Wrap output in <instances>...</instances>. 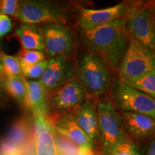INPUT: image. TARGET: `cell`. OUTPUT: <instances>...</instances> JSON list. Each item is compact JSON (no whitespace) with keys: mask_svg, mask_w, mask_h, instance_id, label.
Here are the masks:
<instances>
[{"mask_svg":"<svg viewBox=\"0 0 155 155\" xmlns=\"http://www.w3.org/2000/svg\"><path fill=\"white\" fill-rule=\"evenodd\" d=\"M116 97L124 111L142 114L155 120V98L153 97L121 82Z\"/></svg>","mask_w":155,"mask_h":155,"instance_id":"9c48e42d","label":"cell"},{"mask_svg":"<svg viewBox=\"0 0 155 155\" xmlns=\"http://www.w3.org/2000/svg\"><path fill=\"white\" fill-rule=\"evenodd\" d=\"M99 143L102 155H107L127 134L123 119L113 104L108 101H101L97 106Z\"/></svg>","mask_w":155,"mask_h":155,"instance_id":"277c9868","label":"cell"},{"mask_svg":"<svg viewBox=\"0 0 155 155\" xmlns=\"http://www.w3.org/2000/svg\"><path fill=\"white\" fill-rule=\"evenodd\" d=\"M74 73L75 69L68 58L58 56L48 61L40 81L46 91L50 92L74 77Z\"/></svg>","mask_w":155,"mask_h":155,"instance_id":"7c38bea8","label":"cell"},{"mask_svg":"<svg viewBox=\"0 0 155 155\" xmlns=\"http://www.w3.org/2000/svg\"><path fill=\"white\" fill-rule=\"evenodd\" d=\"M131 37L127 17L92 30L82 32V40L88 51L98 56L110 70L118 71L119 63L129 46Z\"/></svg>","mask_w":155,"mask_h":155,"instance_id":"6da1fadb","label":"cell"},{"mask_svg":"<svg viewBox=\"0 0 155 155\" xmlns=\"http://www.w3.org/2000/svg\"><path fill=\"white\" fill-rule=\"evenodd\" d=\"M34 155H58L56 131L48 116H34Z\"/></svg>","mask_w":155,"mask_h":155,"instance_id":"4fadbf2b","label":"cell"},{"mask_svg":"<svg viewBox=\"0 0 155 155\" xmlns=\"http://www.w3.org/2000/svg\"><path fill=\"white\" fill-rule=\"evenodd\" d=\"M27 95L25 104L33 113V116H48L47 91L40 81H27Z\"/></svg>","mask_w":155,"mask_h":155,"instance_id":"2e32d148","label":"cell"},{"mask_svg":"<svg viewBox=\"0 0 155 155\" xmlns=\"http://www.w3.org/2000/svg\"><path fill=\"white\" fill-rule=\"evenodd\" d=\"M147 155H155V138L149 144Z\"/></svg>","mask_w":155,"mask_h":155,"instance_id":"4316f807","label":"cell"},{"mask_svg":"<svg viewBox=\"0 0 155 155\" xmlns=\"http://www.w3.org/2000/svg\"><path fill=\"white\" fill-rule=\"evenodd\" d=\"M153 11H154V35H155V2H153Z\"/></svg>","mask_w":155,"mask_h":155,"instance_id":"83f0119b","label":"cell"},{"mask_svg":"<svg viewBox=\"0 0 155 155\" xmlns=\"http://www.w3.org/2000/svg\"><path fill=\"white\" fill-rule=\"evenodd\" d=\"M15 18L22 24H65L68 19V14L65 9L48 2L27 0L19 1Z\"/></svg>","mask_w":155,"mask_h":155,"instance_id":"8992f818","label":"cell"},{"mask_svg":"<svg viewBox=\"0 0 155 155\" xmlns=\"http://www.w3.org/2000/svg\"><path fill=\"white\" fill-rule=\"evenodd\" d=\"M121 116L125 131L133 139L145 140L155 135L154 119L142 114L129 111H124Z\"/></svg>","mask_w":155,"mask_h":155,"instance_id":"5bb4252c","label":"cell"},{"mask_svg":"<svg viewBox=\"0 0 155 155\" xmlns=\"http://www.w3.org/2000/svg\"><path fill=\"white\" fill-rule=\"evenodd\" d=\"M127 26L131 38L155 52L153 2L128 3Z\"/></svg>","mask_w":155,"mask_h":155,"instance_id":"3957f363","label":"cell"},{"mask_svg":"<svg viewBox=\"0 0 155 155\" xmlns=\"http://www.w3.org/2000/svg\"><path fill=\"white\" fill-rule=\"evenodd\" d=\"M15 35L26 50L45 51L42 26L34 24H22L15 31Z\"/></svg>","mask_w":155,"mask_h":155,"instance_id":"e0dca14e","label":"cell"},{"mask_svg":"<svg viewBox=\"0 0 155 155\" xmlns=\"http://www.w3.org/2000/svg\"><path fill=\"white\" fill-rule=\"evenodd\" d=\"M19 1L17 0H2L0 1V15L15 17L17 9H18Z\"/></svg>","mask_w":155,"mask_h":155,"instance_id":"d4e9b609","label":"cell"},{"mask_svg":"<svg viewBox=\"0 0 155 155\" xmlns=\"http://www.w3.org/2000/svg\"><path fill=\"white\" fill-rule=\"evenodd\" d=\"M87 93L77 77L74 76L47 95L48 109L55 112L75 110L84 103Z\"/></svg>","mask_w":155,"mask_h":155,"instance_id":"ba28073f","label":"cell"},{"mask_svg":"<svg viewBox=\"0 0 155 155\" xmlns=\"http://www.w3.org/2000/svg\"><path fill=\"white\" fill-rule=\"evenodd\" d=\"M155 69V52L131 38L119 65L120 81L132 80Z\"/></svg>","mask_w":155,"mask_h":155,"instance_id":"5b68a950","label":"cell"},{"mask_svg":"<svg viewBox=\"0 0 155 155\" xmlns=\"http://www.w3.org/2000/svg\"><path fill=\"white\" fill-rule=\"evenodd\" d=\"M75 71L77 78L87 94L99 96L109 88L111 80L110 69L98 56L91 52L83 54Z\"/></svg>","mask_w":155,"mask_h":155,"instance_id":"7a4b0ae2","label":"cell"},{"mask_svg":"<svg viewBox=\"0 0 155 155\" xmlns=\"http://www.w3.org/2000/svg\"><path fill=\"white\" fill-rule=\"evenodd\" d=\"M7 91L19 101L25 104L27 95V86L25 79L22 75L7 76L5 80Z\"/></svg>","mask_w":155,"mask_h":155,"instance_id":"d6986e66","label":"cell"},{"mask_svg":"<svg viewBox=\"0 0 155 155\" xmlns=\"http://www.w3.org/2000/svg\"><path fill=\"white\" fill-rule=\"evenodd\" d=\"M121 83H125L127 86L155 98V69L137 78Z\"/></svg>","mask_w":155,"mask_h":155,"instance_id":"ac0fdd59","label":"cell"},{"mask_svg":"<svg viewBox=\"0 0 155 155\" xmlns=\"http://www.w3.org/2000/svg\"><path fill=\"white\" fill-rule=\"evenodd\" d=\"M78 155H81V154H80V153H79V154H78Z\"/></svg>","mask_w":155,"mask_h":155,"instance_id":"f1b7e54d","label":"cell"},{"mask_svg":"<svg viewBox=\"0 0 155 155\" xmlns=\"http://www.w3.org/2000/svg\"><path fill=\"white\" fill-rule=\"evenodd\" d=\"M75 111L73 115L79 127L94 144L99 141L98 116L94 104L88 101L84 102Z\"/></svg>","mask_w":155,"mask_h":155,"instance_id":"9a60e30c","label":"cell"},{"mask_svg":"<svg viewBox=\"0 0 155 155\" xmlns=\"http://www.w3.org/2000/svg\"><path fill=\"white\" fill-rule=\"evenodd\" d=\"M107 155H139V152L132 139L127 134Z\"/></svg>","mask_w":155,"mask_h":155,"instance_id":"44dd1931","label":"cell"},{"mask_svg":"<svg viewBox=\"0 0 155 155\" xmlns=\"http://www.w3.org/2000/svg\"><path fill=\"white\" fill-rule=\"evenodd\" d=\"M0 61L4 72L7 76H18L22 75L20 60L17 56H11L0 53Z\"/></svg>","mask_w":155,"mask_h":155,"instance_id":"ffe728a7","label":"cell"},{"mask_svg":"<svg viewBox=\"0 0 155 155\" xmlns=\"http://www.w3.org/2000/svg\"><path fill=\"white\" fill-rule=\"evenodd\" d=\"M45 51L50 58H67L73 53L76 41L73 31L61 23H48L42 26Z\"/></svg>","mask_w":155,"mask_h":155,"instance_id":"52a82bcc","label":"cell"},{"mask_svg":"<svg viewBox=\"0 0 155 155\" xmlns=\"http://www.w3.org/2000/svg\"><path fill=\"white\" fill-rule=\"evenodd\" d=\"M48 119L56 132L69 139L79 148H96V144L78 125L73 113L54 112L48 114Z\"/></svg>","mask_w":155,"mask_h":155,"instance_id":"8fae6325","label":"cell"},{"mask_svg":"<svg viewBox=\"0 0 155 155\" xmlns=\"http://www.w3.org/2000/svg\"><path fill=\"white\" fill-rule=\"evenodd\" d=\"M128 3H120L104 9L81 8L79 12L78 22L81 32L92 30L111 23L116 19L127 17Z\"/></svg>","mask_w":155,"mask_h":155,"instance_id":"30bf717a","label":"cell"},{"mask_svg":"<svg viewBox=\"0 0 155 155\" xmlns=\"http://www.w3.org/2000/svg\"><path fill=\"white\" fill-rule=\"evenodd\" d=\"M17 57L19 58L21 63L28 65L37 64L46 61L45 54L44 52L26 50L23 48L20 50Z\"/></svg>","mask_w":155,"mask_h":155,"instance_id":"cb8c5ba5","label":"cell"},{"mask_svg":"<svg viewBox=\"0 0 155 155\" xmlns=\"http://www.w3.org/2000/svg\"><path fill=\"white\" fill-rule=\"evenodd\" d=\"M12 28V23L9 16L0 15V38L8 34Z\"/></svg>","mask_w":155,"mask_h":155,"instance_id":"484cf974","label":"cell"},{"mask_svg":"<svg viewBox=\"0 0 155 155\" xmlns=\"http://www.w3.org/2000/svg\"><path fill=\"white\" fill-rule=\"evenodd\" d=\"M58 155H78L79 147L69 139L56 132Z\"/></svg>","mask_w":155,"mask_h":155,"instance_id":"603a6c76","label":"cell"},{"mask_svg":"<svg viewBox=\"0 0 155 155\" xmlns=\"http://www.w3.org/2000/svg\"><path fill=\"white\" fill-rule=\"evenodd\" d=\"M21 71H22V75L23 77L28 78L38 79L41 78L42 75L48 65V61H45L41 63L37 64H32L28 65L21 63Z\"/></svg>","mask_w":155,"mask_h":155,"instance_id":"7402d4cb","label":"cell"}]
</instances>
